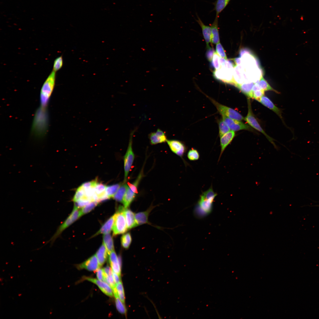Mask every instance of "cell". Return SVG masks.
<instances>
[{
	"mask_svg": "<svg viewBox=\"0 0 319 319\" xmlns=\"http://www.w3.org/2000/svg\"><path fill=\"white\" fill-rule=\"evenodd\" d=\"M262 105L276 113L280 118H282L281 112L267 97L263 96L258 101Z\"/></svg>",
	"mask_w": 319,
	"mask_h": 319,
	"instance_id": "cell-21",
	"label": "cell"
},
{
	"mask_svg": "<svg viewBox=\"0 0 319 319\" xmlns=\"http://www.w3.org/2000/svg\"><path fill=\"white\" fill-rule=\"evenodd\" d=\"M261 89L258 83H255L253 87L252 91H254L257 90Z\"/></svg>",
	"mask_w": 319,
	"mask_h": 319,
	"instance_id": "cell-46",
	"label": "cell"
},
{
	"mask_svg": "<svg viewBox=\"0 0 319 319\" xmlns=\"http://www.w3.org/2000/svg\"><path fill=\"white\" fill-rule=\"evenodd\" d=\"M85 196V191L84 189L81 186H79L77 189L75 193L73 198V201L76 202Z\"/></svg>",
	"mask_w": 319,
	"mask_h": 319,
	"instance_id": "cell-38",
	"label": "cell"
},
{
	"mask_svg": "<svg viewBox=\"0 0 319 319\" xmlns=\"http://www.w3.org/2000/svg\"><path fill=\"white\" fill-rule=\"evenodd\" d=\"M56 72L51 73L43 85L40 92V108L46 109L51 96L53 90L55 82Z\"/></svg>",
	"mask_w": 319,
	"mask_h": 319,
	"instance_id": "cell-2",
	"label": "cell"
},
{
	"mask_svg": "<svg viewBox=\"0 0 319 319\" xmlns=\"http://www.w3.org/2000/svg\"><path fill=\"white\" fill-rule=\"evenodd\" d=\"M116 287L118 294L119 299L122 302L125 304V294L122 282L121 281L118 284H116Z\"/></svg>",
	"mask_w": 319,
	"mask_h": 319,
	"instance_id": "cell-36",
	"label": "cell"
},
{
	"mask_svg": "<svg viewBox=\"0 0 319 319\" xmlns=\"http://www.w3.org/2000/svg\"><path fill=\"white\" fill-rule=\"evenodd\" d=\"M108 254L106 249L102 244L96 254L100 267H101L105 262Z\"/></svg>",
	"mask_w": 319,
	"mask_h": 319,
	"instance_id": "cell-24",
	"label": "cell"
},
{
	"mask_svg": "<svg viewBox=\"0 0 319 319\" xmlns=\"http://www.w3.org/2000/svg\"><path fill=\"white\" fill-rule=\"evenodd\" d=\"M222 118L231 131H234L242 130L250 131H253L251 127L241 121L231 119L224 116H222Z\"/></svg>",
	"mask_w": 319,
	"mask_h": 319,
	"instance_id": "cell-12",
	"label": "cell"
},
{
	"mask_svg": "<svg viewBox=\"0 0 319 319\" xmlns=\"http://www.w3.org/2000/svg\"><path fill=\"white\" fill-rule=\"evenodd\" d=\"M109 261L113 271L120 276L121 275V260L117 257L114 250L109 255Z\"/></svg>",
	"mask_w": 319,
	"mask_h": 319,
	"instance_id": "cell-17",
	"label": "cell"
},
{
	"mask_svg": "<svg viewBox=\"0 0 319 319\" xmlns=\"http://www.w3.org/2000/svg\"><path fill=\"white\" fill-rule=\"evenodd\" d=\"M217 195L211 186L202 192L193 210L194 216L199 219L203 218L212 212L214 199Z\"/></svg>",
	"mask_w": 319,
	"mask_h": 319,
	"instance_id": "cell-1",
	"label": "cell"
},
{
	"mask_svg": "<svg viewBox=\"0 0 319 319\" xmlns=\"http://www.w3.org/2000/svg\"><path fill=\"white\" fill-rule=\"evenodd\" d=\"M121 185L118 183L106 187L105 193L108 198H113Z\"/></svg>",
	"mask_w": 319,
	"mask_h": 319,
	"instance_id": "cell-31",
	"label": "cell"
},
{
	"mask_svg": "<svg viewBox=\"0 0 319 319\" xmlns=\"http://www.w3.org/2000/svg\"><path fill=\"white\" fill-rule=\"evenodd\" d=\"M128 187V184L124 182L121 184L113 198L116 201L123 202V198Z\"/></svg>",
	"mask_w": 319,
	"mask_h": 319,
	"instance_id": "cell-27",
	"label": "cell"
},
{
	"mask_svg": "<svg viewBox=\"0 0 319 319\" xmlns=\"http://www.w3.org/2000/svg\"><path fill=\"white\" fill-rule=\"evenodd\" d=\"M216 53L220 57L226 60L227 59L224 50L220 43L216 44Z\"/></svg>",
	"mask_w": 319,
	"mask_h": 319,
	"instance_id": "cell-39",
	"label": "cell"
},
{
	"mask_svg": "<svg viewBox=\"0 0 319 319\" xmlns=\"http://www.w3.org/2000/svg\"><path fill=\"white\" fill-rule=\"evenodd\" d=\"M264 95V91L261 89L252 91L250 98L254 99L258 101Z\"/></svg>",
	"mask_w": 319,
	"mask_h": 319,
	"instance_id": "cell-42",
	"label": "cell"
},
{
	"mask_svg": "<svg viewBox=\"0 0 319 319\" xmlns=\"http://www.w3.org/2000/svg\"><path fill=\"white\" fill-rule=\"evenodd\" d=\"M207 48V50L206 53V56L207 60L211 62L215 52L214 49L210 47Z\"/></svg>",
	"mask_w": 319,
	"mask_h": 319,
	"instance_id": "cell-43",
	"label": "cell"
},
{
	"mask_svg": "<svg viewBox=\"0 0 319 319\" xmlns=\"http://www.w3.org/2000/svg\"><path fill=\"white\" fill-rule=\"evenodd\" d=\"M255 83L253 82H245L235 86L249 98L250 97L252 88Z\"/></svg>",
	"mask_w": 319,
	"mask_h": 319,
	"instance_id": "cell-26",
	"label": "cell"
},
{
	"mask_svg": "<svg viewBox=\"0 0 319 319\" xmlns=\"http://www.w3.org/2000/svg\"><path fill=\"white\" fill-rule=\"evenodd\" d=\"M78 209L74 206V209L71 214L58 227L55 233L50 239L46 242L45 245L50 243V245L52 246L56 239L60 237L63 231L81 217L80 211Z\"/></svg>",
	"mask_w": 319,
	"mask_h": 319,
	"instance_id": "cell-3",
	"label": "cell"
},
{
	"mask_svg": "<svg viewBox=\"0 0 319 319\" xmlns=\"http://www.w3.org/2000/svg\"><path fill=\"white\" fill-rule=\"evenodd\" d=\"M219 135L220 137L230 131V129L225 123L222 119L219 122Z\"/></svg>",
	"mask_w": 319,
	"mask_h": 319,
	"instance_id": "cell-35",
	"label": "cell"
},
{
	"mask_svg": "<svg viewBox=\"0 0 319 319\" xmlns=\"http://www.w3.org/2000/svg\"><path fill=\"white\" fill-rule=\"evenodd\" d=\"M196 15L197 19H196V21L201 28L202 34L206 43V48H208L210 47L209 43L211 42V27L205 25L197 14Z\"/></svg>",
	"mask_w": 319,
	"mask_h": 319,
	"instance_id": "cell-18",
	"label": "cell"
},
{
	"mask_svg": "<svg viewBox=\"0 0 319 319\" xmlns=\"http://www.w3.org/2000/svg\"><path fill=\"white\" fill-rule=\"evenodd\" d=\"M125 208L120 206L116 213V217L112 228L113 235L114 236L124 233L128 229L124 214Z\"/></svg>",
	"mask_w": 319,
	"mask_h": 319,
	"instance_id": "cell-6",
	"label": "cell"
},
{
	"mask_svg": "<svg viewBox=\"0 0 319 319\" xmlns=\"http://www.w3.org/2000/svg\"><path fill=\"white\" fill-rule=\"evenodd\" d=\"M96 271V275L98 279L104 281V276L103 269L100 268L98 269Z\"/></svg>",
	"mask_w": 319,
	"mask_h": 319,
	"instance_id": "cell-44",
	"label": "cell"
},
{
	"mask_svg": "<svg viewBox=\"0 0 319 319\" xmlns=\"http://www.w3.org/2000/svg\"><path fill=\"white\" fill-rule=\"evenodd\" d=\"M131 241V236L129 233L123 235L121 238V245L125 249H128L129 248Z\"/></svg>",
	"mask_w": 319,
	"mask_h": 319,
	"instance_id": "cell-33",
	"label": "cell"
},
{
	"mask_svg": "<svg viewBox=\"0 0 319 319\" xmlns=\"http://www.w3.org/2000/svg\"><path fill=\"white\" fill-rule=\"evenodd\" d=\"M231 0H216L213 4L214 7L212 11H215L216 16H219V14L223 10Z\"/></svg>",
	"mask_w": 319,
	"mask_h": 319,
	"instance_id": "cell-25",
	"label": "cell"
},
{
	"mask_svg": "<svg viewBox=\"0 0 319 319\" xmlns=\"http://www.w3.org/2000/svg\"><path fill=\"white\" fill-rule=\"evenodd\" d=\"M113 275L115 284H118L121 281L120 278L121 276L113 271Z\"/></svg>",
	"mask_w": 319,
	"mask_h": 319,
	"instance_id": "cell-45",
	"label": "cell"
},
{
	"mask_svg": "<svg viewBox=\"0 0 319 319\" xmlns=\"http://www.w3.org/2000/svg\"><path fill=\"white\" fill-rule=\"evenodd\" d=\"M99 203L97 201H91L82 207L79 210L80 217L91 211L97 206Z\"/></svg>",
	"mask_w": 319,
	"mask_h": 319,
	"instance_id": "cell-32",
	"label": "cell"
},
{
	"mask_svg": "<svg viewBox=\"0 0 319 319\" xmlns=\"http://www.w3.org/2000/svg\"><path fill=\"white\" fill-rule=\"evenodd\" d=\"M152 208L151 207L145 211L139 212L135 214V218L137 225L148 223V216Z\"/></svg>",
	"mask_w": 319,
	"mask_h": 319,
	"instance_id": "cell-23",
	"label": "cell"
},
{
	"mask_svg": "<svg viewBox=\"0 0 319 319\" xmlns=\"http://www.w3.org/2000/svg\"><path fill=\"white\" fill-rule=\"evenodd\" d=\"M208 97L222 116L240 121L244 119V118L237 111L219 103L213 99Z\"/></svg>",
	"mask_w": 319,
	"mask_h": 319,
	"instance_id": "cell-9",
	"label": "cell"
},
{
	"mask_svg": "<svg viewBox=\"0 0 319 319\" xmlns=\"http://www.w3.org/2000/svg\"><path fill=\"white\" fill-rule=\"evenodd\" d=\"M235 136V131H230L220 137V146L221 151L218 161L228 146L231 143Z\"/></svg>",
	"mask_w": 319,
	"mask_h": 319,
	"instance_id": "cell-16",
	"label": "cell"
},
{
	"mask_svg": "<svg viewBox=\"0 0 319 319\" xmlns=\"http://www.w3.org/2000/svg\"><path fill=\"white\" fill-rule=\"evenodd\" d=\"M84 279L96 284L105 295L110 297H113L114 294L113 290L110 285L106 282L89 277H84Z\"/></svg>",
	"mask_w": 319,
	"mask_h": 319,
	"instance_id": "cell-14",
	"label": "cell"
},
{
	"mask_svg": "<svg viewBox=\"0 0 319 319\" xmlns=\"http://www.w3.org/2000/svg\"><path fill=\"white\" fill-rule=\"evenodd\" d=\"M116 216L115 213L108 220L94 236H95L100 234H105L110 233L112 229Z\"/></svg>",
	"mask_w": 319,
	"mask_h": 319,
	"instance_id": "cell-19",
	"label": "cell"
},
{
	"mask_svg": "<svg viewBox=\"0 0 319 319\" xmlns=\"http://www.w3.org/2000/svg\"><path fill=\"white\" fill-rule=\"evenodd\" d=\"M142 178L141 175H139L133 183L128 184L122 202L125 208H127L135 199L136 194L138 193L137 188Z\"/></svg>",
	"mask_w": 319,
	"mask_h": 319,
	"instance_id": "cell-8",
	"label": "cell"
},
{
	"mask_svg": "<svg viewBox=\"0 0 319 319\" xmlns=\"http://www.w3.org/2000/svg\"><path fill=\"white\" fill-rule=\"evenodd\" d=\"M234 68L222 66L219 69L213 72V76L216 79L224 83L234 84L233 77Z\"/></svg>",
	"mask_w": 319,
	"mask_h": 319,
	"instance_id": "cell-10",
	"label": "cell"
},
{
	"mask_svg": "<svg viewBox=\"0 0 319 319\" xmlns=\"http://www.w3.org/2000/svg\"><path fill=\"white\" fill-rule=\"evenodd\" d=\"M258 84L261 89L265 91H272L278 93V92L273 89L262 76L259 80Z\"/></svg>",
	"mask_w": 319,
	"mask_h": 319,
	"instance_id": "cell-30",
	"label": "cell"
},
{
	"mask_svg": "<svg viewBox=\"0 0 319 319\" xmlns=\"http://www.w3.org/2000/svg\"><path fill=\"white\" fill-rule=\"evenodd\" d=\"M124 214L128 229H131L136 226L134 214L130 210L125 208Z\"/></svg>",
	"mask_w": 319,
	"mask_h": 319,
	"instance_id": "cell-22",
	"label": "cell"
},
{
	"mask_svg": "<svg viewBox=\"0 0 319 319\" xmlns=\"http://www.w3.org/2000/svg\"><path fill=\"white\" fill-rule=\"evenodd\" d=\"M187 157L190 161H195L199 159L200 155L198 151L196 149L191 148L188 151Z\"/></svg>",
	"mask_w": 319,
	"mask_h": 319,
	"instance_id": "cell-34",
	"label": "cell"
},
{
	"mask_svg": "<svg viewBox=\"0 0 319 319\" xmlns=\"http://www.w3.org/2000/svg\"><path fill=\"white\" fill-rule=\"evenodd\" d=\"M234 60L236 65H240L241 63V59L240 57L235 58L234 59Z\"/></svg>",
	"mask_w": 319,
	"mask_h": 319,
	"instance_id": "cell-47",
	"label": "cell"
},
{
	"mask_svg": "<svg viewBox=\"0 0 319 319\" xmlns=\"http://www.w3.org/2000/svg\"><path fill=\"white\" fill-rule=\"evenodd\" d=\"M166 142L171 151L181 158L185 164L187 165L188 163L183 158L187 149L184 143L175 139H167Z\"/></svg>",
	"mask_w": 319,
	"mask_h": 319,
	"instance_id": "cell-11",
	"label": "cell"
},
{
	"mask_svg": "<svg viewBox=\"0 0 319 319\" xmlns=\"http://www.w3.org/2000/svg\"><path fill=\"white\" fill-rule=\"evenodd\" d=\"M47 111L38 109L34 117L32 128L35 134L39 136L45 134L47 124Z\"/></svg>",
	"mask_w": 319,
	"mask_h": 319,
	"instance_id": "cell-4",
	"label": "cell"
},
{
	"mask_svg": "<svg viewBox=\"0 0 319 319\" xmlns=\"http://www.w3.org/2000/svg\"><path fill=\"white\" fill-rule=\"evenodd\" d=\"M248 104V113L246 116L244 118V119L251 127L255 129L263 134L268 140L275 147H276L274 142L273 141L274 140L269 136L264 131L261 126L257 120L254 115L251 108L250 100L249 98L247 99Z\"/></svg>",
	"mask_w": 319,
	"mask_h": 319,
	"instance_id": "cell-7",
	"label": "cell"
},
{
	"mask_svg": "<svg viewBox=\"0 0 319 319\" xmlns=\"http://www.w3.org/2000/svg\"><path fill=\"white\" fill-rule=\"evenodd\" d=\"M136 129L131 133L128 148L123 158L124 182H126L129 173L133 164L135 155L132 148L133 137Z\"/></svg>",
	"mask_w": 319,
	"mask_h": 319,
	"instance_id": "cell-5",
	"label": "cell"
},
{
	"mask_svg": "<svg viewBox=\"0 0 319 319\" xmlns=\"http://www.w3.org/2000/svg\"><path fill=\"white\" fill-rule=\"evenodd\" d=\"M219 56L215 52L211 62L213 68L217 70L219 69L221 67V65L219 60Z\"/></svg>",
	"mask_w": 319,
	"mask_h": 319,
	"instance_id": "cell-41",
	"label": "cell"
},
{
	"mask_svg": "<svg viewBox=\"0 0 319 319\" xmlns=\"http://www.w3.org/2000/svg\"><path fill=\"white\" fill-rule=\"evenodd\" d=\"M148 137L152 145L166 142L167 140L165 133L160 128H158L156 131L150 133Z\"/></svg>",
	"mask_w": 319,
	"mask_h": 319,
	"instance_id": "cell-15",
	"label": "cell"
},
{
	"mask_svg": "<svg viewBox=\"0 0 319 319\" xmlns=\"http://www.w3.org/2000/svg\"><path fill=\"white\" fill-rule=\"evenodd\" d=\"M91 202V201L88 199L83 197L81 199L74 202V207L78 209L82 208Z\"/></svg>",
	"mask_w": 319,
	"mask_h": 319,
	"instance_id": "cell-40",
	"label": "cell"
},
{
	"mask_svg": "<svg viewBox=\"0 0 319 319\" xmlns=\"http://www.w3.org/2000/svg\"><path fill=\"white\" fill-rule=\"evenodd\" d=\"M77 267L79 269H85L89 271H96L100 268L96 255L77 265Z\"/></svg>",
	"mask_w": 319,
	"mask_h": 319,
	"instance_id": "cell-13",
	"label": "cell"
},
{
	"mask_svg": "<svg viewBox=\"0 0 319 319\" xmlns=\"http://www.w3.org/2000/svg\"><path fill=\"white\" fill-rule=\"evenodd\" d=\"M103 244L105 246L109 255L114 250V246L113 239L110 233L105 234L103 237Z\"/></svg>",
	"mask_w": 319,
	"mask_h": 319,
	"instance_id": "cell-28",
	"label": "cell"
},
{
	"mask_svg": "<svg viewBox=\"0 0 319 319\" xmlns=\"http://www.w3.org/2000/svg\"><path fill=\"white\" fill-rule=\"evenodd\" d=\"M113 292L115 297L116 306L118 311L121 314H126L127 310L125 304L123 303L119 299L117 289L113 290Z\"/></svg>",
	"mask_w": 319,
	"mask_h": 319,
	"instance_id": "cell-29",
	"label": "cell"
},
{
	"mask_svg": "<svg viewBox=\"0 0 319 319\" xmlns=\"http://www.w3.org/2000/svg\"><path fill=\"white\" fill-rule=\"evenodd\" d=\"M219 16H216L214 20L211 25V42L214 44L219 43L218 28V19Z\"/></svg>",
	"mask_w": 319,
	"mask_h": 319,
	"instance_id": "cell-20",
	"label": "cell"
},
{
	"mask_svg": "<svg viewBox=\"0 0 319 319\" xmlns=\"http://www.w3.org/2000/svg\"><path fill=\"white\" fill-rule=\"evenodd\" d=\"M63 58L62 56L56 58L54 61L53 71L56 72L60 70L63 65Z\"/></svg>",
	"mask_w": 319,
	"mask_h": 319,
	"instance_id": "cell-37",
	"label": "cell"
}]
</instances>
